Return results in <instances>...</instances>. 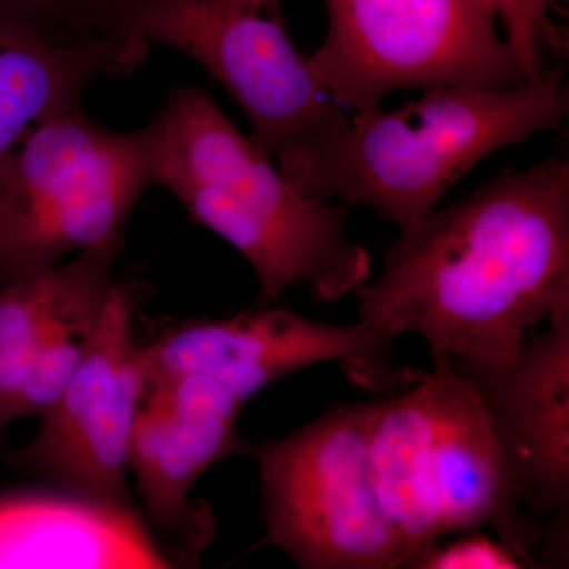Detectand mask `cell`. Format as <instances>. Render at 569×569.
Wrapping results in <instances>:
<instances>
[{
    "instance_id": "cell-17",
    "label": "cell",
    "mask_w": 569,
    "mask_h": 569,
    "mask_svg": "<svg viewBox=\"0 0 569 569\" xmlns=\"http://www.w3.org/2000/svg\"><path fill=\"white\" fill-rule=\"evenodd\" d=\"M403 568L413 569H522L523 561L500 539L471 530L452 541H436L408 557Z\"/></svg>"
},
{
    "instance_id": "cell-3",
    "label": "cell",
    "mask_w": 569,
    "mask_h": 569,
    "mask_svg": "<svg viewBox=\"0 0 569 569\" xmlns=\"http://www.w3.org/2000/svg\"><path fill=\"white\" fill-rule=\"evenodd\" d=\"M568 114L565 62L509 88L426 89L397 110L356 114L284 179L307 197L365 206L402 230L437 209L479 162L561 129Z\"/></svg>"
},
{
    "instance_id": "cell-16",
    "label": "cell",
    "mask_w": 569,
    "mask_h": 569,
    "mask_svg": "<svg viewBox=\"0 0 569 569\" xmlns=\"http://www.w3.org/2000/svg\"><path fill=\"white\" fill-rule=\"evenodd\" d=\"M503 26L505 39L516 48L530 77L550 66L549 58H567L563 29L552 21L556 0H486Z\"/></svg>"
},
{
    "instance_id": "cell-7",
    "label": "cell",
    "mask_w": 569,
    "mask_h": 569,
    "mask_svg": "<svg viewBox=\"0 0 569 569\" xmlns=\"http://www.w3.org/2000/svg\"><path fill=\"white\" fill-rule=\"evenodd\" d=\"M328 31L307 56L337 107L381 110L397 89H501L529 80L486 0H323Z\"/></svg>"
},
{
    "instance_id": "cell-12",
    "label": "cell",
    "mask_w": 569,
    "mask_h": 569,
    "mask_svg": "<svg viewBox=\"0 0 569 569\" xmlns=\"http://www.w3.org/2000/svg\"><path fill=\"white\" fill-rule=\"evenodd\" d=\"M548 320L507 365L459 370L478 389L520 500L538 520L569 509V302Z\"/></svg>"
},
{
    "instance_id": "cell-6",
    "label": "cell",
    "mask_w": 569,
    "mask_h": 569,
    "mask_svg": "<svg viewBox=\"0 0 569 569\" xmlns=\"http://www.w3.org/2000/svg\"><path fill=\"white\" fill-rule=\"evenodd\" d=\"M151 126L114 132L80 110L33 126L0 163V287L63 254L116 257L123 227L153 183Z\"/></svg>"
},
{
    "instance_id": "cell-15",
    "label": "cell",
    "mask_w": 569,
    "mask_h": 569,
    "mask_svg": "<svg viewBox=\"0 0 569 569\" xmlns=\"http://www.w3.org/2000/svg\"><path fill=\"white\" fill-rule=\"evenodd\" d=\"M112 0H0V18L26 26L59 44L110 39ZM116 39V37H114Z\"/></svg>"
},
{
    "instance_id": "cell-4",
    "label": "cell",
    "mask_w": 569,
    "mask_h": 569,
    "mask_svg": "<svg viewBox=\"0 0 569 569\" xmlns=\"http://www.w3.org/2000/svg\"><path fill=\"white\" fill-rule=\"evenodd\" d=\"M433 359L402 392L372 400L369 449L402 567L451 533L490 527L526 568H539L545 523L529 515L478 389L455 361Z\"/></svg>"
},
{
    "instance_id": "cell-2",
    "label": "cell",
    "mask_w": 569,
    "mask_h": 569,
    "mask_svg": "<svg viewBox=\"0 0 569 569\" xmlns=\"http://www.w3.org/2000/svg\"><path fill=\"white\" fill-rule=\"evenodd\" d=\"M149 126L153 183L249 261L258 307L291 287L337 301L372 277L370 253L348 234L347 204L296 190L203 89L176 86Z\"/></svg>"
},
{
    "instance_id": "cell-5",
    "label": "cell",
    "mask_w": 569,
    "mask_h": 569,
    "mask_svg": "<svg viewBox=\"0 0 569 569\" xmlns=\"http://www.w3.org/2000/svg\"><path fill=\"white\" fill-rule=\"evenodd\" d=\"M283 0H112L107 32L200 63L244 112L252 141L288 176L350 121L295 47Z\"/></svg>"
},
{
    "instance_id": "cell-14",
    "label": "cell",
    "mask_w": 569,
    "mask_h": 569,
    "mask_svg": "<svg viewBox=\"0 0 569 569\" xmlns=\"http://www.w3.org/2000/svg\"><path fill=\"white\" fill-rule=\"evenodd\" d=\"M148 52V44L114 37L52 43L0 18V163L33 126L80 107L97 78L126 77Z\"/></svg>"
},
{
    "instance_id": "cell-11",
    "label": "cell",
    "mask_w": 569,
    "mask_h": 569,
    "mask_svg": "<svg viewBox=\"0 0 569 569\" xmlns=\"http://www.w3.org/2000/svg\"><path fill=\"white\" fill-rule=\"evenodd\" d=\"M244 403L211 378L197 373L148 380L134 418L129 467L148 519L160 533L197 559L212 538L208 505L189 503L197 479L249 445L238 433Z\"/></svg>"
},
{
    "instance_id": "cell-1",
    "label": "cell",
    "mask_w": 569,
    "mask_h": 569,
    "mask_svg": "<svg viewBox=\"0 0 569 569\" xmlns=\"http://www.w3.org/2000/svg\"><path fill=\"white\" fill-rule=\"evenodd\" d=\"M355 293L359 321L421 337L462 372L507 365L569 302V157L507 168L402 228Z\"/></svg>"
},
{
    "instance_id": "cell-9",
    "label": "cell",
    "mask_w": 569,
    "mask_h": 569,
    "mask_svg": "<svg viewBox=\"0 0 569 569\" xmlns=\"http://www.w3.org/2000/svg\"><path fill=\"white\" fill-rule=\"evenodd\" d=\"M146 388L133 295L114 282L69 383L41 415L31 443L3 451L7 462L73 496L132 507L126 475Z\"/></svg>"
},
{
    "instance_id": "cell-13",
    "label": "cell",
    "mask_w": 569,
    "mask_h": 569,
    "mask_svg": "<svg viewBox=\"0 0 569 569\" xmlns=\"http://www.w3.org/2000/svg\"><path fill=\"white\" fill-rule=\"evenodd\" d=\"M133 507L66 490L0 496V568H173Z\"/></svg>"
},
{
    "instance_id": "cell-8",
    "label": "cell",
    "mask_w": 569,
    "mask_h": 569,
    "mask_svg": "<svg viewBox=\"0 0 569 569\" xmlns=\"http://www.w3.org/2000/svg\"><path fill=\"white\" fill-rule=\"evenodd\" d=\"M370 415L372 400L332 407L253 449L268 541L299 568L402 567L373 479Z\"/></svg>"
},
{
    "instance_id": "cell-10",
    "label": "cell",
    "mask_w": 569,
    "mask_h": 569,
    "mask_svg": "<svg viewBox=\"0 0 569 569\" xmlns=\"http://www.w3.org/2000/svg\"><path fill=\"white\" fill-rule=\"evenodd\" d=\"M396 340L359 320L331 325L268 306L220 320L183 321L140 350L148 380L197 373L246 403L280 378L325 362H339L351 383L373 395L407 385L415 372H397Z\"/></svg>"
}]
</instances>
